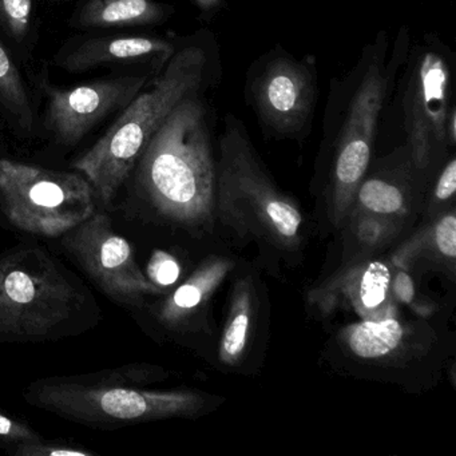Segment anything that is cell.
<instances>
[{
	"mask_svg": "<svg viewBox=\"0 0 456 456\" xmlns=\"http://www.w3.org/2000/svg\"><path fill=\"white\" fill-rule=\"evenodd\" d=\"M200 94L175 109L149 141L134 170L159 218L196 236L213 233L217 161Z\"/></svg>",
	"mask_w": 456,
	"mask_h": 456,
	"instance_id": "6da1fadb",
	"label": "cell"
},
{
	"mask_svg": "<svg viewBox=\"0 0 456 456\" xmlns=\"http://www.w3.org/2000/svg\"><path fill=\"white\" fill-rule=\"evenodd\" d=\"M218 146L217 226L240 242L255 244L261 256L295 261L308 236L300 205L272 180L233 114L225 117Z\"/></svg>",
	"mask_w": 456,
	"mask_h": 456,
	"instance_id": "7a4b0ae2",
	"label": "cell"
},
{
	"mask_svg": "<svg viewBox=\"0 0 456 456\" xmlns=\"http://www.w3.org/2000/svg\"><path fill=\"white\" fill-rule=\"evenodd\" d=\"M208 65L209 57L204 47L196 44L178 47L161 73L116 117L97 142L71 164L89 180L103 207L111 204L167 117L181 102L200 94Z\"/></svg>",
	"mask_w": 456,
	"mask_h": 456,
	"instance_id": "3957f363",
	"label": "cell"
},
{
	"mask_svg": "<svg viewBox=\"0 0 456 456\" xmlns=\"http://www.w3.org/2000/svg\"><path fill=\"white\" fill-rule=\"evenodd\" d=\"M26 400L68 420L89 426H132L173 418H197L221 400L191 389L157 391L125 381L46 379L26 389Z\"/></svg>",
	"mask_w": 456,
	"mask_h": 456,
	"instance_id": "277c9868",
	"label": "cell"
},
{
	"mask_svg": "<svg viewBox=\"0 0 456 456\" xmlns=\"http://www.w3.org/2000/svg\"><path fill=\"white\" fill-rule=\"evenodd\" d=\"M86 290L47 250L0 256V341L55 338L86 304Z\"/></svg>",
	"mask_w": 456,
	"mask_h": 456,
	"instance_id": "5b68a950",
	"label": "cell"
},
{
	"mask_svg": "<svg viewBox=\"0 0 456 456\" xmlns=\"http://www.w3.org/2000/svg\"><path fill=\"white\" fill-rule=\"evenodd\" d=\"M386 54L387 39L380 33L376 44L364 54L356 89L349 98L333 143L327 213L330 223L338 231L354 207L357 188L372 162L381 111L397 69L396 63L386 65Z\"/></svg>",
	"mask_w": 456,
	"mask_h": 456,
	"instance_id": "8992f818",
	"label": "cell"
},
{
	"mask_svg": "<svg viewBox=\"0 0 456 456\" xmlns=\"http://www.w3.org/2000/svg\"><path fill=\"white\" fill-rule=\"evenodd\" d=\"M95 200L94 189L82 173L0 157V209L20 231L63 236L97 212Z\"/></svg>",
	"mask_w": 456,
	"mask_h": 456,
	"instance_id": "52a82bcc",
	"label": "cell"
},
{
	"mask_svg": "<svg viewBox=\"0 0 456 456\" xmlns=\"http://www.w3.org/2000/svg\"><path fill=\"white\" fill-rule=\"evenodd\" d=\"M444 45L426 37L408 57L400 95L408 153L426 175L439 164L448 148V119L452 102V62Z\"/></svg>",
	"mask_w": 456,
	"mask_h": 456,
	"instance_id": "ba28073f",
	"label": "cell"
},
{
	"mask_svg": "<svg viewBox=\"0 0 456 456\" xmlns=\"http://www.w3.org/2000/svg\"><path fill=\"white\" fill-rule=\"evenodd\" d=\"M47 63L28 76L39 103V134L74 148L110 117L118 116L156 76L110 74L74 86L53 84Z\"/></svg>",
	"mask_w": 456,
	"mask_h": 456,
	"instance_id": "9c48e42d",
	"label": "cell"
},
{
	"mask_svg": "<svg viewBox=\"0 0 456 456\" xmlns=\"http://www.w3.org/2000/svg\"><path fill=\"white\" fill-rule=\"evenodd\" d=\"M341 367L364 370L381 379L405 380V375L435 362L439 336L431 324L389 317L380 322H357L338 330L335 338Z\"/></svg>",
	"mask_w": 456,
	"mask_h": 456,
	"instance_id": "30bf717a",
	"label": "cell"
},
{
	"mask_svg": "<svg viewBox=\"0 0 456 456\" xmlns=\"http://www.w3.org/2000/svg\"><path fill=\"white\" fill-rule=\"evenodd\" d=\"M248 92L263 129L285 138L305 135L317 101V77L308 58L272 52L252 68Z\"/></svg>",
	"mask_w": 456,
	"mask_h": 456,
	"instance_id": "8fae6325",
	"label": "cell"
},
{
	"mask_svg": "<svg viewBox=\"0 0 456 456\" xmlns=\"http://www.w3.org/2000/svg\"><path fill=\"white\" fill-rule=\"evenodd\" d=\"M62 237L71 257L113 300L140 305L145 298L164 293L138 266L132 245L114 231L105 213L95 212Z\"/></svg>",
	"mask_w": 456,
	"mask_h": 456,
	"instance_id": "7c38bea8",
	"label": "cell"
},
{
	"mask_svg": "<svg viewBox=\"0 0 456 456\" xmlns=\"http://www.w3.org/2000/svg\"><path fill=\"white\" fill-rule=\"evenodd\" d=\"M175 50L173 42L159 37L84 31L63 41L53 62L69 74L109 70L110 74L157 76Z\"/></svg>",
	"mask_w": 456,
	"mask_h": 456,
	"instance_id": "4fadbf2b",
	"label": "cell"
},
{
	"mask_svg": "<svg viewBox=\"0 0 456 456\" xmlns=\"http://www.w3.org/2000/svg\"><path fill=\"white\" fill-rule=\"evenodd\" d=\"M392 263L380 256L343 264L332 276L308 293V304L322 316L351 311L360 322L400 316L392 296Z\"/></svg>",
	"mask_w": 456,
	"mask_h": 456,
	"instance_id": "5bb4252c",
	"label": "cell"
},
{
	"mask_svg": "<svg viewBox=\"0 0 456 456\" xmlns=\"http://www.w3.org/2000/svg\"><path fill=\"white\" fill-rule=\"evenodd\" d=\"M236 266L229 256H207L191 276L156 306L157 322L165 330L185 335L212 332L213 301Z\"/></svg>",
	"mask_w": 456,
	"mask_h": 456,
	"instance_id": "9a60e30c",
	"label": "cell"
},
{
	"mask_svg": "<svg viewBox=\"0 0 456 456\" xmlns=\"http://www.w3.org/2000/svg\"><path fill=\"white\" fill-rule=\"evenodd\" d=\"M420 175L404 145L379 162L372 173L368 169L357 188L352 209L408 224L418 199L416 178Z\"/></svg>",
	"mask_w": 456,
	"mask_h": 456,
	"instance_id": "2e32d148",
	"label": "cell"
},
{
	"mask_svg": "<svg viewBox=\"0 0 456 456\" xmlns=\"http://www.w3.org/2000/svg\"><path fill=\"white\" fill-rule=\"evenodd\" d=\"M264 322V287L257 273H237L231 288L226 320L218 341V362L240 370L253 356Z\"/></svg>",
	"mask_w": 456,
	"mask_h": 456,
	"instance_id": "e0dca14e",
	"label": "cell"
},
{
	"mask_svg": "<svg viewBox=\"0 0 456 456\" xmlns=\"http://www.w3.org/2000/svg\"><path fill=\"white\" fill-rule=\"evenodd\" d=\"M175 7L159 0H77L68 26L77 33L164 25Z\"/></svg>",
	"mask_w": 456,
	"mask_h": 456,
	"instance_id": "ac0fdd59",
	"label": "cell"
},
{
	"mask_svg": "<svg viewBox=\"0 0 456 456\" xmlns=\"http://www.w3.org/2000/svg\"><path fill=\"white\" fill-rule=\"evenodd\" d=\"M0 125L20 140L39 135V103L22 63L0 37Z\"/></svg>",
	"mask_w": 456,
	"mask_h": 456,
	"instance_id": "d6986e66",
	"label": "cell"
},
{
	"mask_svg": "<svg viewBox=\"0 0 456 456\" xmlns=\"http://www.w3.org/2000/svg\"><path fill=\"white\" fill-rule=\"evenodd\" d=\"M388 258L394 265L410 272L415 264L427 261L443 269L445 273H455V207L427 221L423 228L397 245Z\"/></svg>",
	"mask_w": 456,
	"mask_h": 456,
	"instance_id": "ffe728a7",
	"label": "cell"
},
{
	"mask_svg": "<svg viewBox=\"0 0 456 456\" xmlns=\"http://www.w3.org/2000/svg\"><path fill=\"white\" fill-rule=\"evenodd\" d=\"M407 223L352 209L340 231L343 232L341 265L352 261L380 256L404 232Z\"/></svg>",
	"mask_w": 456,
	"mask_h": 456,
	"instance_id": "44dd1931",
	"label": "cell"
},
{
	"mask_svg": "<svg viewBox=\"0 0 456 456\" xmlns=\"http://www.w3.org/2000/svg\"><path fill=\"white\" fill-rule=\"evenodd\" d=\"M37 0H0V37L17 60L28 65L39 41V14Z\"/></svg>",
	"mask_w": 456,
	"mask_h": 456,
	"instance_id": "7402d4cb",
	"label": "cell"
},
{
	"mask_svg": "<svg viewBox=\"0 0 456 456\" xmlns=\"http://www.w3.org/2000/svg\"><path fill=\"white\" fill-rule=\"evenodd\" d=\"M391 290L397 305L407 306L421 319H429L436 311L435 308L436 305L428 298H419L411 272L394 264H392Z\"/></svg>",
	"mask_w": 456,
	"mask_h": 456,
	"instance_id": "603a6c76",
	"label": "cell"
},
{
	"mask_svg": "<svg viewBox=\"0 0 456 456\" xmlns=\"http://www.w3.org/2000/svg\"><path fill=\"white\" fill-rule=\"evenodd\" d=\"M456 193V157L451 154L450 159L444 161L431 193H429L428 201L426 207L427 221L437 217L445 210L451 209L448 205H453V199Z\"/></svg>",
	"mask_w": 456,
	"mask_h": 456,
	"instance_id": "cb8c5ba5",
	"label": "cell"
},
{
	"mask_svg": "<svg viewBox=\"0 0 456 456\" xmlns=\"http://www.w3.org/2000/svg\"><path fill=\"white\" fill-rule=\"evenodd\" d=\"M148 279L157 287H172L181 276V265L177 258L164 250H156L149 261Z\"/></svg>",
	"mask_w": 456,
	"mask_h": 456,
	"instance_id": "d4e9b609",
	"label": "cell"
},
{
	"mask_svg": "<svg viewBox=\"0 0 456 456\" xmlns=\"http://www.w3.org/2000/svg\"><path fill=\"white\" fill-rule=\"evenodd\" d=\"M17 456H94L93 451L76 447L73 444H63V443L46 442L39 439L37 442L20 443L15 450Z\"/></svg>",
	"mask_w": 456,
	"mask_h": 456,
	"instance_id": "484cf974",
	"label": "cell"
},
{
	"mask_svg": "<svg viewBox=\"0 0 456 456\" xmlns=\"http://www.w3.org/2000/svg\"><path fill=\"white\" fill-rule=\"evenodd\" d=\"M0 439L20 444V443L37 442L42 439V436L28 424L20 423L0 412Z\"/></svg>",
	"mask_w": 456,
	"mask_h": 456,
	"instance_id": "4316f807",
	"label": "cell"
},
{
	"mask_svg": "<svg viewBox=\"0 0 456 456\" xmlns=\"http://www.w3.org/2000/svg\"><path fill=\"white\" fill-rule=\"evenodd\" d=\"M196 4L197 9L204 14L217 12L223 6L224 0H191Z\"/></svg>",
	"mask_w": 456,
	"mask_h": 456,
	"instance_id": "83f0119b",
	"label": "cell"
},
{
	"mask_svg": "<svg viewBox=\"0 0 456 456\" xmlns=\"http://www.w3.org/2000/svg\"><path fill=\"white\" fill-rule=\"evenodd\" d=\"M50 4H62V2H65V0H47Z\"/></svg>",
	"mask_w": 456,
	"mask_h": 456,
	"instance_id": "f1b7e54d",
	"label": "cell"
}]
</instances>
